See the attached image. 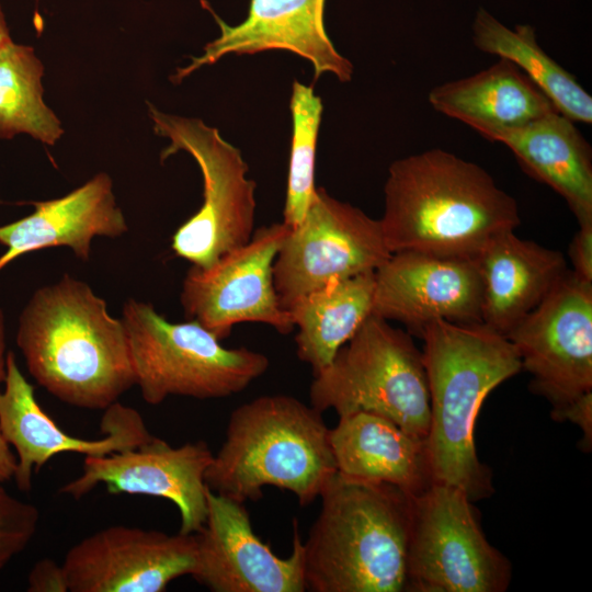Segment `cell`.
I'll use <instances>...</instances> for the list:
<instances>
[{
  "label": "cell",
  "mask_w": 592,
  "mask_h": 592,
  "mask_svg": "<svg viewBox=\"0 0 592 592\" xmlns=\"http://www.w3.org/2000/svg\"><path fill=\"white\" fill-rule=\"evenodd\" d=\"M16 345L30 375L67 405L106 409L135 385L122 318L69 274L33 293L19 318Z\"/></svg>",
  "instance_id": "cell-1"
},
{
  "label": "cell",
  "mask_w": 592,
  "mask_h": 592,
  "mask_svg": "<svg viewBox=\"0 0 592 592\" xmlns=\"http://www.w3.org/2000/svg\"><path fill=\"white\" fill-rule=\"evenodd\" d=\"M379 219L391 253L477 258L521 224L516 201L480 166L431 149L394 161Z\"/></svg>",
  "instance_id": "cell-2"
},
{
  "label": "cell",
  "mask_w": 592,
  "mask_h": 592,
  "mask_svg": "<svg viewBox=\"0 0 592 592\" xmlns=\"http://www.w3.org/2000/svg\"><path fill=\"white\" fill-rule=\"evenodd\" d=\"M430 397L426 448L434 482L470 501L489 498L492 474L477 455L475 424L486 397L522 369L506 337L482 323L435 320L419 333Z\"/></svg>",
  "instance_id": "cell-3"
},
{
  "label": "cell",
  "mask_w": 592,
  "mask_h": 592,
  "mask_svg": "<svg viewBox=\"0 0 592 592\" xmlns=\"http://www.w3.org/2000/svg\"><path fill=\"white\" fill-rule=\"evenodd\" d=\"M322 412L288 395H265L237 407L224 443L205 473L207 488L244 503L273 486L305 506L337 475Z\"/></svg>",
  "instance_id": "cell-4"
},
{
  "label": "cell",
  "mask_w": 592,
  "mask_h": 592,
  "mask_svg": "<svg viewBox=\"0 0 592 592\" xmlns=\"http://www.w3.org/2000/svg\"><path fill=\"white\" fill-rule=\"evenodd\" d=\"M320 499L303 543L306 591H406L410 497L335 475Z\"/></svg>",
  "instance_id": "cell-5"
},
{
  "label": "cell",
  "mask_w": 592,
  "mask_h": 592,
  "mask_svg": "<svg viewBox=\"0 0 592 592\" xmlns=\"http://www.w3.org/2000/svg\"><path fill=\"white\" fill-rule=\"evenodd\" d=\"M312 377L309 400L318 411L375 413L426 440L430 397L422 352L387 320L371 315Z\"/></svg>",
  "instance_id": "cell-6"
},
{
  "label": "cell",
  "mask_w": 592,
  "mask_h": 592,
  "mask_svg": "<svg viewBox=\"0 0 592 592\" xmlns=\"http://www.w3.org/2000/svg\"><path fill=\"white\" fill-rule=\"evenodd\" d=\"M122 320L135 385L149 405H159L170 396L229 397L244 390L270 366L265 354L226 348L198 322H170L149 303L128 299Z\"/></svg>",
  "instance_id": "cell-7"
},
{
  "label": "cell",
  "mask_w": 592,
  "mask_h": 592,
  "mask_svg": "<svg viewBox=\"0 0 592 592\" xmlns=\"http://www.w3.org/2000/svg\"><path fill=\"white\" fill-rule=\"evenodd\" d=\"M153 130L170 140L161 160L191 155L203 177V204L172 237L173 252L196 266H208L247 243L254 231L255 183L238 148L198 118L160 112L148 103Z\"/></svg>",
  "instance_id": "cell-8"
},
{
  "label": "cell",
  "mask_w": 592,
  "mask_h": 592,
  "mask_svg": "<svg viewBox=\"0 0 592 592\" xmlns=\"http://www.w3.org/2000/svg\"><path fill=\"white\" fill-rule=\"evenodd\" d=\"M473 501L460 489L432 483L410 497L406 591L503 592L509 559L486 538Z\"/></svg>",
  "instance_id": "cell-9"
},
{
  "label": "cell",
  "mask_w": 592,
  "mask_h": 592,
  "mask_svg": "<svg viewBox=\"0 0 592 592\" xmlns=\"http://www.w3.org/2000/svg\"><path fill=\"white\" fill-rule=\"evenodd\" d=\"M390 255L379 219L318 187L276 254L273 276L278 303L289 311L331 282L376 272Z\"/></svg>",
  "instance_id": "cell-10"
},
{
  "label": "cell",
  "mask_w": 592,
  "mask_h": 592,
  "mask_svg": "<svg viewBox=\"0 0 592 592\" xmlns=\"http://www.w3.org/2000/svg\"><path fill=\"white\" fill-rule=\"evenodd\" d=\"M289 226L275 223L255 229L250 240L208 266L192 265L180 294L187 320L226 339L235 325L260 322L282 334L295 327L278 303L273 264Z\"/></svg>",
  "instance_id": "cell-11"
},
{
  "label": "cell",
  "mask_w": 592,
  "mask_h": 592,
  "mask_svg": "<svg viewBox=\"0 0 592 592\" xmlns=\"http://www.w3.org/2000/svg\"><path fill=\"white\" fill-rule=\"evenodd\" d=\"M505 337L551 417L592 392V283L569 270Z\"/></svg>",
  "instance_id": "cell-12"
},
{
  "label": "cell",
  "mask_w": 592,
  "mask_h": 592,
  "mask_svg": "<svg viewBox=\"0 0 592 592\" xmlns=\"http://www.w3.org/2000/svg\"><path fill=\"white\" fill-rule=\"evenodd\" d=\"M62 569L69 592H163L196 566L194 534L111 525L75 544Z\"/></svg>",
  "instance_id": "cell-13"
},
{
  "label": "cell",
  "mask_w": 592,
  "mask_h": 592,
  "mask_svg": "<svg viewBox=\"0 0 592 592\" xmlns=\"http://www.w3.org/2000/svg\"><path fill=\"white\" fill-rule=\"evenodd\" d=\"M213 456L203 441L172 446L152 436L129 449L86 456L81 474L59 492L78 500L102 483L110 493L163 498L180 513L179 532L195 534L206 520L205 473Z\"/></svg>",
  "instance_id": "cell-14"
},
{
  "label": "cell",
  "mask_w": 592,
  "mask_h": 592,
  "mask_svg": "<svg viewBox=\"0 0 592 592\" xmlns=\"http://www.w3.org/2000/svg\"><path fill=\"white\" fill-rule=\"evenodd\" d=\"M207 514L194 534L196 566L191 574L213 592H304V550L298 522L293 550L280 558L253 532L244 503L207 488Z\"/></svg>",
  "instance_id": "cell-15"
},
{
  "label": "cell",
  "mask_w": 592,
  "mask_h": 592,
  "mask_svg": "<svg viewBox=\"0 0 592 592\" xmlns=\"http://www.w3.org/2000/svg\"><path fill=\"white\" fill-rule=\"evenodd\" d=\"M481 303L477 258L403 250L375 272L372 315L400 321L418 337L435 320L481 323Z\"/></svg>",
  "instance_id": "cell-16"
},
{
  "label": "cell",
  "mask_w": 592,
  "mask_h": 592,
  "mask_svg": "<svg viewBox=\"0 0 592 592\" xmlns=\"http://www.w3.org/2000/svg\"><path fill=\"white\" fill-rule=\"evenodd\" d=\"M4 388L0 391V429L15 449V483L21 491L32 487L33 469L38 470L54 456L78 453L104 456L136 447L152 435L139 412L118 401L109 406L101 419L102 439L71 436L42 409L34 387L21 373L15 355L8 352Z\"/></svg>",
  "instance_id": "cell-17"
},
{
  "label": "cell",
  "mask_w": 592,
  "mask_h": 592,
  "mask_svg": "<svg viewBox=\"0 0 592 592\" xmlns=\"http://www.w3.org/2000/svg\"><path fill=\"white\" fill-rule=\"evenodd\" d=\"M202 2L218 24L220 35L204 47L203 55L192 57L187 66L177 70L174 82L227 54L274 49L309 60L316 78L331 72L341 82L351 80L353 65L335 49L326 32V0H250L247 19L237 25L227 24L206 1Z\"/></svg>",
  "instance_id": "cell-18"
},
{
  "label": "cell",
  "mask_w": 592,
  "mask_h": 592,
  "mask_svg": "<svg viewBox=\"0 0 592 592\" xmlns=\"http://www.w3.org/2000/svg\"><path fill=\"white\" fill-rule=\"evenodd\" d=\"M33 205L31 215L0 226V244L7 247L0 271L23 254L52 247H68L88 261L93 238H117L128 230L104 172L62 197Z\"/></svg>",
  "instance_id": "cell-19"
},
{
  "label": "cell",
  "mask_w": 592,
  "mask_h": 592,
  "mask_svg": "<svg viewBox=\"0 0 592 592\" xmlns=\"http://www.w3.org/2000/svg\"><path fill=\"white\" fill-rule=\"evenodd\" d=\"M337 475L350 481L389 485L409 497L434 483L426 440L371 412L339 417L330 429Z\"/></svg>",
  "instance_id": "cell-20"
},
{
  "label": "cell",
  "mask_w": 592,
  "mask_h": 592,
  "mask_svg": "<svg viewBox=\"0 0 592 592\" xmlns=\"http://www.w3.org/2000/svg\"><path fill=\"white\" fill-rule=\"evenodd\" d=\"M482 281L481 323L506 335L569 271L563 254L506 231L477 255Z\"/></svg>",
  "instance_id": "cell-21"
},
{
  "label": "cell",
  "mask_w": 592,
  "mask_h": 592,
  "mask_svg": "<svg viewBox=\"0 0 592 592\" xmlns=\"http://www.w3.org/2000/svg\"><path fill=\"white\" fill-rule=\"evenodd\" d=\"M429 103L487 139L558 112L532 80L504 58L480 72L436 86L429 92Z\"/></svg>",
  "instance_id": "cell-22"
},
{
  "label": "cell",
  "mask_w": 592,
  "mask_h": 592,
  "mask_svg": "<svg viewBox=\"0 0 592 592\" xmlns=\"http://www.w3.org/2000/svg\"><path fill=\"white\" fill-rule=\"evenodd\" d=\"M573 123L554 112L489 140L505 145L524 172L560 194L583 225L592 223V155Z\"/></svg>",
  "instance_id": "cell-23"
},
{
  "label": "cell",
  "mask_w": 592,
  "mask_h": 592,
  "mask_svg": "<svg viewBox=\"0 0 592 592\" xmlns=\"http://www.w3.org/2000/svg\"><path fill=\"white\" fill-rule=\"evenodd\" d=\"M375 272L331 282L301 298L289 310L296 353L312 375L326 368L372 315Z\"/></svg>",
  "instance_id": "cell-24"
},
{
  "label": "cell",
  "mask_w": 592,
  "mask_h": 592,
  "mask_svg": "<svg viewBox=\"0 0 592 592\" xmlns=\"http://www.w3.org/2000/svg\"><path fill=\"white\" fill-rule=\"evenodd\" d=\"M473 43L479 50L517 66L560 114L572 122L592 123L591 95L572 73L545 53L531 25L519 24L511 30L479 9L473 23Z\"/></svg>",
  "instance_id": "cell-25"
},
{
  "label": "cell",
  "mask_w": 592,
  "mask_h": 592,
  "mask_svg": "<svg viewBox=\"0 0 592 592\" xmlns=\"http://www.w3.org/2000/svg\"><path fill=\"white\" fill-rule=\"evenodd\" d=\"M43 66L31 47L12 43L0 53V137L25 133L54 145L62 128L43 101Z\"/></svg>",
  "instance_id": "cell-26"
},
{
  "label": "cell",
  "mask_w": 592,
  "mask_h": 592,
  "mask_svg": "<svg viewBox=\"0 0 592 592\" xmlns=\"http://www.w3.org/2000/svg\"><path fill=\"white\" fill-rule=\"evenodd\" d=\"M293 133L283 223L295 227L316 192L315 163L322 102L311 86L294 81L289 102Z\"/></svg>",
  "instance_id": "cell-27"
},
{
  "label": "cell",
  "mask_w": 592,
  "mask_h": 592,
  "mask_svg": "<svg viewBox=\"0 0 592 592\" xmlns=\"http://www.w3.org/2000/svg\"><path fill=\"white\" fill-rule=\"evenodd\" d=\"M39 519L36 505L12 496L0 483V570L26 548Z\"/></svg>",
  "instance_id": "cell-28"
},
{
  "label": "cell",
  "mask_w": 592,
  "mask_h": 592,
  "mask_svg": "<svg viewBox=\"0 0 592 592\" xmlns=\"http://www.w3.org/2000/svg\"><path fill=\"white\" fill-rule=\"evenodd\" d=\"M26 590L29 592H68L62 565H58L50 558L38 560L29 572Z\"/></svg>",
  "instance_id": "cell-29"
},
{
  "label": "cell",
  "mask_w": 592,
  "mask_h": 592,
  "mask_svg": "<svg viewBox=\"0 0 592 592\" xmlns=\"http://www.w3.org/2000/svg\"><path fill=\"white\" fill-rule=\"evenodd\" d=\"M571 270L578 277L592 283V223L579 225L569 244Z\"/></svg>",
  "instance_id": "cell-30"
},
{
  "label": "cell",
  "mask_w": 592,
  "mask_h": 592,
  "mask_svg": "<svg viewBox=\"0 0 592 592\" xmlns=\"http://www.w3.org/2000/svg\"><path fill=\"white\" fill-rule=\"evenodd\" d=\"M556 421H570L577 424L583 433L581 445L585 452L592 446V392H588L566 407L555 417Z\"/></svg>",
  "instance_id": "cell-31"
},
{
  "label": "cell",
  "mask_w": 592,
  "mask_h": 592,
  "mask_svg": "<svg viewBox=\"0 0 592 592\" xmlns=\"http://www.w3.org/2000/svg\"><path fill=\"white\" fill-rule=\"evenodd\" d=\"M18 458L0 429V483L14 479Z\"/></svg>",
  "instance_id": "cell-32"
},
{
  "label": "cell",
  "mask_w": 592,
  "mask_h": 592,
  "mask_svg": "<svg viewBox=\"0 0 592 592\" xmlns=\"http://www.w3.org/2000/svg\"><path fill=\"white\" fill-rule=\"evenodd\" d=\"M7 356L4 314L0 305V385L4 383L7 376Z\"/></svg>",
  "instance_id": "cell-33"
},
{
  "label": "cell",
  "mask_w": 592,
  "mask_h": 592,
  "mask_svg": "<svg viewBox=\"0 0 592 592\" xmlns=\"http://www.w3.org/2000/svg\"><path fill=\"white\" fill-rule=\"evenodd\" d=\"M13 42L11 41L9 36V32L4 22L3 14L0 9V53L3 52L8 46H10Z\"/></svg>",
  "instance_id": "cell-34"
}]
</instances>
